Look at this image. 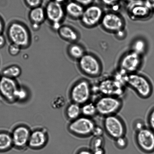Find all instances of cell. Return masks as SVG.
<instances>
[{
	"mask_svg": "<svg viewBox=\"0 0 154 154\" xmlns=\"http://www.w3.org/2000/svg\"><path fill=\"white\" fill-rule=\"evenodd\" d=\"M65 113L66 117L71 122L75 120L82 115L81 106L72 102L67 106Z\"/></svg>",
	"mask_w": 154,
	"mask_h": 154,
	"instance_id": "22",
	"label": "cell"
},
{
	"mask_svg": "<svg viewBox=\"0 0 154 154\" xmlns=\"http://www.w3.org/2000/svg\"><path fill=\"white\" fill-rule=\"evenodd\" d=\"M92 89L89 82L85 80L79 81L74 84L70 92V97L72 102L81 106L89 101Z\"/></svg>",
	"mask_w": 154,
	"mask_h": 154,
	"instance_id": "5",
	"label": "cell"
},
{
	"mask_svg": "<svg viewBox=\"0 0 154 154\" xmlns=\"http://www.w3.org/2000/svg\"><path fill=\"white\" fill-rule=\"evenodd\" d=\"M123 1H126V2H129L130 1H131V0H123Z\"/></svg>",
	"mask_w": 154,
	"mask_h": 154,
	"instance_id": "44",
	"label": "cell"
},
{
	"mask_svg": "<svg viewBox=\"0 0 154 154\" xmlns=\"http://www.w3.org/2000/svg\"><path fill=\"white\" fill-rule=\"evenodd\" d=\"M141 63L140 55L132 51L127 54L121 62V71L123 74H132L138 69Z\"/></svg>",
	"mask_w": 154,
	"mask_h": 154,
	"instance_id": "15",
	"label": "cell"
},
{
	"mask_svg": "<svg viewBox=\"0 0 154 154\" xmlns=\"http://www.w3.org/2000/svg\"><path fill=\"white\" fill-rule=\"evenodd\" d=\"M146 45L142 40H137L133 45V51L140 55L144 51Z\"/></svg>",
	"mask_w": 154,
	"mask_h": 154,
	"instance_id": "28",
	"label": "cell"
},
{
	"mask_svg": "<svg viewBox=\"0 0 154 154\" xmlns=\"http://www.w3.org/2000/svg\"><path fill=\"white\" fill-rule=\"evenodd\" d=\"M93 154H105V151L104 147L96 148L91 149Z\"/></svg>",
	"mask_w": 154,
	"mask_h": 154,
	"instance_id": "39",
	"label": "cell"
},
{
	"mask_svg": "<svg viewBox=\"0 0 154 154\" xmlns=\"http://www.w3.org/2000/svg\"><path fill=\"white\" fill-rule=\"evenodd\" d=\"M22 69L18 65H13L6 67L2 70L1 74L2 76L15 79L20 77Z\"/></svg>",
	"mask_w": 154,
	"mask_h": 154,
	"instance_id": "24",
	"label": "cell"
},
{
	"mask_svg": "<svg viewBox=\"0 0 154 154\" xmlns=\"http://www.w3.org/2000/svg\"><path fill=\"white\" fill-rule=\"evenodd\" d=\"M5 28V24L3 20L1 17H0V34H2Z\"/></svg>",
	"mask_w": 154,
	"mask_h": 154,
	"instance_id": "42",
	"label": "cell"
},
{
	"mask_svg": "<svg viewBox=\"0 0 154 154\" xmlns=\"http://www.w3.org/2000/svg\"><path fill=\"white\" fill-rule=\"evenodd\" d=\"M29 91L26 88L19 86L15 95L16 102H23L26 101L29 97Z\"/></svg>",
	"mask_w": 154,
	"mask_h": 154,
	"instance_id": "26",
	"label": "cell"
},
{
	"mask_svg": "<svg viewBox=\"0 0 154 154\" xmlns=\"http://www.w3.org/2000/svg\"><path fill=\"white\" fill-rule=\"evenodd\" d=\"M13 147L11 133L4 130L0 131V153L9 151Z\"/></svg>",
	"mask_w": 154,
	"mask_h": 154,
	"instance_id": "21",
	"label": "cell"
},
{
	"mask_svg": "<svg viewBox=\"0 0 154 154\" xmlns=\"http://www.w3.org/2000/svg\"><path fill=\"white\" fill-rule=\"evenodd\" d=\"M43 0H24L27 6L31 9L41 6Z\"/></svg>",
	"mask_w": 154,
	"mask_h": 154,
	"instance_id": "32",
	"label": "cell"
},
{
	"mask_svg": "<svg viewBox=\"0 0 154 154\" xmlns=\"http://www.w3.org/2000/svg\"><path fill=\"white\" fill-rule=\"evenodd\" d=\"M97 113L104 116L116 114L122 108V102L120 98L113 96L103 95L95 103Z\"/></svg>",
	"mask_w": 154,
	"mask_h": 154,
	"instance_id": "4",
	"label": "cell"
},
{
	"mask_svg": "<svg viewBox=\"0 0 154 154\" xmlns=\"http://www.w3.org/2000/svg\"><path fill=\"white\" fill-rule=\"evenodd\" d=\"M65 99L63 96L58 95L52 100L51 102V106L54 109H60L65 105Z\"/></svg>",
	"mask_w": 154,
	"mask_h": 154,
	"instance_id": "27",
	"label": "cell"
},
{
	"mask_svg": "<svg viewBox=\"0 0 154 154\" xmlns=\"http://www.w3.org/2000/svg\"><path fill=\"white\" fill-rule=\"evenodd\" d=\"M15 79L2 76L0 81V96L8 103L15 102V95L19 87Z\"/></svg>",
	"mask_w": 154,
	"mask_h": 154,
	"instance_id": "9",
	"label": "cell"
},
{
	"mask_svg": "<svg viewBox=\"0 0 154 154\" xmlns=\"http://www.w3.org/2000/svg\"><path fill=\"white\" fill-rule=\"evenodd\" d=\"M44 8L46 19L50 23L52 29L57 32L66 15L65 7L62 4L50 0L46 4Z\"/></svg>",
	"mask_w": 154,
	"mask_h": 154,
	"instance_id": "3",
	"label": "cell"
},
{
	"mask_svg": "<svg viewBox=\"0 0 154 154\" xmlns=\"http://www.w3.org/2000/svg\"><path fill=\"white\" fill-rule=\"evenodd\" d=\"M77 3L83 7L88 6L92 4L94 0H71Z\"/></svg>",
	"mask_w": 154,
	"mask_h": 154,
	"instance_id": "35",
	"label": "cell"
},
{
	"mask_svg": "<svg viewBox=\"0 0 154 154\" xmlns=\"http://www.w3.org/2000/svg\"><path fill=\"white\" fill-rule=\"evenodd\" d=\"M145 5L151 11L154 10V0H143Z\"/></svg>",
	"mask_w": 154,
	"mask_h": 154,
	"instance_id": "37",
	"label": "cell"
},
{
	"mask_svg": "<svg viewBox=\"0 0 154 154\" xmlns=\"http://www.w3.org/2000/svg\"><path fill=\"white\" fill-rule=\"evenodd\" d=\"M6 43V39L3 34H0V49H2L5 46Z\"/></svg>",
	"mask_w": 154,
	"mask_h": 154,
	"instance_id": "40",
	"label": "cell"
},
{
	"mask_svg": "<svg viewBox=\"0 0 154 154\" xmlns=\"http://www.w3.org/2000/svg\"><path fill=\"white\" fill-rule=\"evenodd\" d=\"M22 49L20 46L14 43H11L8 46V52L11 56H16L20 54Z\"/></svg>",
	"mask_w": 154,
	"mask_h": 154,
	"instance_id": "30",
	"label": "cell"
},
{
	"mask_svg": "<svg viewBox=\"0 0 154 154\" xmlns=\"http://www.w3.org/2000/svg\"><path fill=\"white\" fill-rule=\"evenodd\" d=\"M124 81L142 98H148L152 93V88L150 82L140 75L134 73L127 74L124 77Z\"/></svg>",
	"mask_w": 154,
	"mask_h": 154,
	"instance_id": "2",
	"label": "cell"
},
{
	"mask_svg": "<svg viewBox=\"0 0 154 154\" xmlns=\"http://www.w3.org/2000/svg\"><path fill=\"white\" fill-rule=\"evenodd\" d=\"M148 122L150 128L154 131V108L152 109L149 113Z\"/></svg>",
	"mask_w": 154,
	"mask_h": 154,
	"instance_id": "34",
	"label": "cell"
},
{
	"mask_svg": "<svg viewBox=\"0 0 154 154\" xmlns=\"http://www.w3.org/2000/svg\"><path fill=\"white\" fill-rule=\"evenodd\" d=\"M136 141L139 147L145 152L150 153L154 151V131L145 128L137 131Z\"/></svg>",
	"mask_w": 154,
	"mask_h": 154,
	"instance_id": "11",
	"label": "cell"
},
{
	"mask_svg": "<svg viewBox=\"0 0 154 154\" xmlns=\"http://www.w3.org/2000/svg\"><path fill=\"white\" fill-rule=\"evenodd\" d=\"M103 125L107 134L114 140L125 136V125L120 118L115 115L106 116Z\"/></svg>",
	"mask_w": 154,
	"mask_h": 154,
	"instance_id": "7",
	"label": "cell"
},
{
	"mask_svg": "<svg viewBox=\"0 0 154 154\" xmlns=\"http://www.w3.org/2000/svg\"><path fill=\"white\" fill-rule=\"evenodd\" d=\"M115 145L119 149H124L126 147L128 141L125 136L119 137L115 140Z\"/></svg>",
	"mask_w": 154,
	"mask_h": 154,
	"instance_id": "31",
	"label": "cell"
},
{
	"mask_svg": "<svg viewBox=\"0 0 154 154\" xmlns=\"http://www.w3.org/2000/svg\"><path fill=\"white\" fill-rule=\"evenodd\" d=\"M128 9L130 14L136 18L147 17L152 11L145 5L143 0H131L128 2Z\"/></svg>",
	"mask_w": 154,
	"mask_h": 154,
	"instance_id": "17",
	"label": "cell"
},
{
	"mask_svg": "<svg viewBox=\"0 0 154 154\" xmlns=\"http://www.w3.org/2000/svg\"><path fill=\"white\" fill-rule=\"evenodd\" d=\"M82 115L85 117L91 118L98 113L95 103L89 101L81 106Z\"/></svg>",
	"mask_w": 154,
	"mask_h": 154,
	"instance_id": "25",
	"label": "cell"
},
{
	"mask_svg": "<svg viewBox=\"0 0 154 154\" xmlns=\"http://www.w3.org/2000/svg\"><path fill=\"white\" fill-rule=\"evenodd\" d=\"M7 34L11 43L22 49L26 48L30 45V33L26 25L22 22L15 21L10 23L7 28Z\"/></svg>",
	"mask_w": 154,
	"mask_h": 154,
	"instance_id": "1",
	"label": "cell"
},
{
	"mask_svg": "<svg viewBox=\"0 0 154 154\" xmlns=\"http://www.w3.org/2000/svg\"><path fill=\"white\" fill-rule=\"evenodd\" d=\"M31 132L30 128L25 125H20L15 127L11 133L13 147L21 150L28 146Z\"/></svg>",
	"mask_w": 154,
	"mask_h": 154,
	"instance_id": "8",
	"label": "cell"
},
{
	"mask_svg": "<svg viewBox=\"0 0 154 154\" xmlns=\"http://www.w3.org/2000/svg\"><path fill=\"white\" fill-rule=\"evenodd\" d=\"M103 11L97 5H91L85 9L81 18L82 23L85 26L92 27L95 26L102 18Z\"/></svg>",
	"mask_w": 154,
	"mask_h": 154,
	"instance_id": "12",
	"label": "cell"
},
{
	"mask_svg": "<svg viewBox=\"0 0 154 154\" xmlns=\"http://www.w3.org/2000/svg\"><path fill=\"white\" fill-rule=\"evenodd\" d=\"M102 24L109 31H121L123 28V20L120 16L114 13H107L102 18Z\"/></svg>",
	"mask_w": 154,
	"mask_h": 154,
	"instance_id": "16",
	"label": "cell"
},
{
	"mask_svg": "<svg viewBox=\"0 0 154 154\" xmlns=\"http://www.w3.org/2000/svg\"><path fill=\"white\" fill-rule=\"evenodd\" d=\"M77 154H93L91 149H82L79 150Z\"/></svg>",
	"mask_w": 154,
	"mask_h": 154,
	"instance_id": "41",
	"label": "cell"
},
{
	"mask_svg": "<svg viewBox=\"0 0 154 154\" xmlns=\"http://www.w3.org/2000/svg\"><path fill=\"white\" fill-rule=\"evenodd\" d=\"M79 66L81 71L88 75L97 76L101 72V65L98 60L89 54H85L79 60Z\"/></svg>",
	"mask_w": 154,
	"mask_h": 154,
	"instance_id": "10",
	"label": "cell"
},
{
	"mask_svg": "<svg viewBox=\"0 0 154 154\" xmlns=\"http://www.w3.org/2000/svg\"><path fill=\"white\" fill-rule=\"evenodd\" d=\"M134 128L137 131H140L143 128H146L143 122H142L141 121H137L135 122V124H134Z\"/></svg>",
	"mask_w": 154,
	"mask_h": 154,
	"instance_id": "36",
	"label": "cell"
},
{
	"mask_svg": "<svg viewBox=\"0 0 154 154\" xmlns=\"http://www.w3.org/2000/svg\"><path fill=\"white\" fill-rule=\"evenodd\" d=\"M85 9L83 6L72 1L67 3L65 7L66 15L74 19H80Z\"/></svg>",
	"mask_w": 154,
	"mask_h": 154,
	"instance_id": "20",
	"label": "cell"
},
{
	"mask_svg": "<svg viewBox=\"0 0 154 154\" xmlns=\"http://www.w3.org/2000/svg\"><path fill=\"white\" fill-rule=\"evenodd\" d=\"M28 17L32 29L35 31L38 30L42 24L46 19L45 8L41 6L31 9Z\"/></svg>",
	"mask_w": 154,
	"mask_h": 154,
	"instance_id": "18",
	"label": "cell"
},
{
	"mask_svg": "<svg viewBox=\"0 0 154 154\" xmlns=\"http://www.w3.org/2000/svg\"><path fill=\"white\" fill-rule=\"evenodd\" d=\"M2 76L1 75V73H0V81H1V78H2Z\"/></svg>",
	"mask_w": 154,
	"mask_h": 154,
	"instance_id": "45",
	"label": "cell"
},
{
	"mask_svg": "<svg viewBox=\"0 0 154 154\" xmlns=\"http://www.w3.org/2000/svg\"><path fill=\"white\" fill-rule=\"evenodd\" d=\"M53 1H56L57 2H59L60 3L63 4V3L65 2L66 0H53Z\"/></svg>",
	"mask_w": 154,
	"mask_h": 154,
	"instance_id": "43",
	"label": "cell"
},
{
	"mask_svg": "<svg viewBox=\"0 0 154 154\" xmlns=\"http://www.w3.org/2000/svg\"><path fill=\"white\" fill-rule=\"evenodd\" d=\"M103 4L106 6H112L119 2V0H100Z\"/></svg>",
	"mask_w": 154,
	"mask_h": 154,
	"instance_id": "38",
	"label": "cell"
},
{
	"mask_svg": "<svg viewBox=\"0 0 154 154\" xmlns=\"http://www.w3.org/2000/svg\"><path fill=\"white\" fill-rule=\"evenodd\" d=\"M104 140L103 137H94L91 142V149L104 147Z\"/></svg>",
	"mask_w": 154,
	"mask_h": 154,
	"instance_id": "29",
	"label": "cell"
},
{
	"mask_svg": "<svg viewBox=\"0 0 154 154\" xmlns=\"http://www.w3.org/2000/svg\"><path fill=\"white\" fill-rule=\"evenodd\" d=\"M67 53L72 59L78 60L85 54L83 48L75 43H72L69 46Z\"/></svg>",
	"mask_w": 154,
	"mask_h": 154,
	"instance_id": "23",
	"label": "cell"
},
{
	"mask_svg": "<svg viewBox=\"0 0 154 154\" xmlns=\"http://www.w3.org/2000/svg\"><path fill=\"white\" fill-rule=\"evenodd\" d=\"M104 129L102 128L98 125H95L93 131H92V135L94 137H103L104 134Z\"/></svg>",
	"mask_w": 154,
	"mask_h": 154,
	"instance_id": "33",
	"label": "cell"
},
{
	"mask_svg": "<svg viewBox=\"0 0 154 154\" xmlns=\"http://www.w3.org/2000/svg\"><path fill=\"white\" fill-rule=\"evenodd\" d=\"M124 85L116 80L103 81L99 85L98 91L103 95L113 96L119 98L124 94Z\"/></svg>",
	"mask_w": 154,
	"mask_h": 154,
	"instance_id": "13",
	"label": "cell"
},
{
	"mask_svg": "<svg viewBox=\"0 0 154 154\" xmlns=\"http://www.w3.org/2000/svg\"><path fill=\"white\" fill-rule=\"evenodd\" d=\"M95 122L91 118L81 116L71 121L68 125V130L72 134L80 137L92 135L95 126Z\"/></svg>",
	"mask_w": 154,
	"mask_h": 154,
	"instance_id": "6",
	"label": "cell"
},
{
	"mask_svg": "<svg viewBox=\"0 0 154 154\" xmlns=\"http://www.w3.org/2000/svg\"><path fill=\"white\" fill-rule=\"evenodd\" d=\"M49 135L45 128H38L31 131L28 147L33 149H39L44 147L48 141Z\"/></svg>",
	"mask_w": 154,
	"mask_h": 154,
	"instance_id": "14",
	"label": "cell"
},
{
	"mask_svg": "<svg viewBox=\"0 0 154 154\" xmlns=\"http://www.w3.org/2000/svg\"><path fill=\"white\" fill-rule=\"evenodd\" d=\"M57 32L59 36L65 41L74 43L79 39L77 31L69 25H62Z\"/></svg>",
	"mask_w": 154,
	"mask_h": 154,
	"instance_id": "19",
	"label": "cell"
}]
</instances>
